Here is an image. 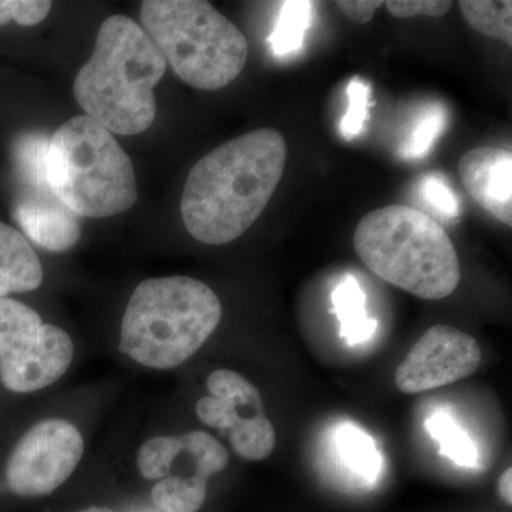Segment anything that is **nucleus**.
Wrapping results in <instances>:
<instances>
[{"mask_svg":"<svg viewBox=\"0 0 512 512\" xmlns=\"http://www.w3.org/2000/svg\"><path fill=\"white\" fill-rule=\"evenodd\" d=\"M77 512H114V511L110 510V508H106V507H89V508H86V510H80Z\"/></svg>","mask_w":512,"mask_h":512,"instance_id":"cd10ccee","label":"nucleus"},{"mask_svg":"<svg viewBox=\"0 0 512 512\" xmlns=\"http://www.w3.org/2000/svg\"><path fill=\"white\" fill-rule=\"evenodd\" d=\"M47 180L77 217L123 214L138 198L130 157L109 130L86 114L66 121L50 138Z\"/></svg>","mask_w":512,"mask_h":512,"instance_id":"39448f33","label":"nucleus"},{"mask_svg":"<svg viewBox=\"0 0 512 512\" xmlns=\"http://www.w3.org/2000/svg\"><path fill=\"white\" fill-rule=\"evenodd\" d=\"M461 183L480 207L498 221L512 225V154L484 146L464 154L458 165Z\"/></svg>","mask_w":512,"mask_h":512,"instance_id":"ddd939ff","label":"nucleus"},{"mask_svg":"<svg viewBox=\"0 0 512 512\" xmlns=\"http://www.w3.org/2000/svg\"><path fill=\"white\" fill-rule=\"evenodd\" d=\"M229 454L205 431L147 440L137 467L147 480H160L151 498L164 512H197L207 498L208 480L228 466Z\"/></svg>","mask_w":512,"mask_h":512,"instance_id":"0eeeda50","label":"nucleus"},{"mask_svg":"<svg viewBox=\"0 0 512 512\" xmlns=\"http://www.w3.org/2000/svg\"><path fill=\"white\" fill-rule=\"evenodd\" d=\"M315 3L305 0L284 2L276 19L274 32L268 37L275 56H288L299 52L306 32L311 28Z\"/></svg>","mask_w":512,"mask_h":512,"instance_id":"dca6fc26","label":"nucleus"},{"mask_svg":"<svg viewBox=\"0 0 512 512\" xmlns=\"http://www.w3.org/2000/svg\"><path fill=\"white\" fill-rule=\"evenodd\" d=\"M288 144L261 128L221 144L188 174L181 215L188 232L207 245H225L258 220L284 175Z\"/></svg>","mask_w":512,"mask_h":512,"instance_id":"f257e3e1","label":"nucleus"},{"mask_svg":"<svg viewBox=\"0 0 512 512\" xmlns=\"http://www.w3.org/2000/svg\"><path fill=\"white\" fill-rule=\"evenodd\" d=\"M340 457L346 466L367 481H375L382 470V457L377 453L372 437L357 427H340L338 431Z\"/></svg>","mask_w":512,"mask_h":512,"instance_id":"6ab92c4d","label":"nucleus"},{"mask_svg":"<svg viewBox=\"0 0 512 512\" xmlns=\"http://www.w3.org/2000/svg\"><path fill=\"white\" fill-rule=\"evenodd\" d=\"M207 387L210 396L195 406L198 419L212 429L227 431L239 457L261 461L271 456L276 433L254 384L234 370L221 369L211 373Z\"/></svg>","mask_w":512,"mask_h":512,"instance_id":"1a4fd4ad","label":"nucleus"},{"mask_svg":"<svg viewBox=\"0 0 512 512\" xmlns=\"http://www.w3.org/2000/svg\"><path fill=\"white\" fill-rule=\"evenodd\" d=\"M52 9L45 0H0V26L16 22L20 26H35L43 22Z\"/></svg>","mask_w":512,"mask_h":512,"instance_id":"b1692460","label":"nucleus"},{"mask_svg":"<svg viewBox=\"0 0 512 512\" xmlns=\"http://www.w3.org/2000/svg\"><path fill=\"white\" fill-rule=\"evenodd\" d=\"M353 247L363 264L404 292L439 301L461 281L460 259L439 222L406 205L369 212L357 224Z\"/></svg>","mask_w":512,"mask_h":512,"instance_id":"20e7f679","label":"nucleus"},{"mask_svg":"<svg viewBox=\"0 0 512 512\" xmlns=\"http://www.w3.org/2000/svg\"><path fill=\"white\" fill-rule=\"evenodd\" d=\"M348 97V111L340 120L339 130L346 140H355L362 133L367 121L372 87L359 77H355V79L350 80Z\"/></svg>","mask_w":512,"mask_h":512,"instance_id":"4be33fe9","label":"nucleus"},{"mask_svg":"<svg viewBox=\"0 0 512 512\" xmlns=\"http://www.w3.org/2000/svg\"><path fill=\"white\" fill-rule=\"evenodd\" d=\"M498 493L507 505L512 504V470L507 468L498 480Z\"/></svg>","mask_w":512,"mask_h":512,"instance_id":"bb28decb","label":"nucleus"},{"mask_svg":"<svg viewBox=\"0 0 512 512\" xmlns=\"http://www.w3.org/2000/svg\"><path fill=\"white\" fill-rule=\"evenodd\" d=\"M83 454V437L74 424L62 419L40 421L13 448L6 481L22 497L52 494L69 480Z\"/></svg>","mask_w":512,"mask_h":512,"instance_id":"9d476101","label":"nucleus"},{"mask_svg":"<svg viewBox=\"0 0 512 512\" xmlns=\"http://www.w3.org/2000/svg\"><path fill=\"white\" fill-rule=\"evenodd\" d=\"M384 8L394 18L409 19L416 16H429L440 18L446 15L453 6V2H441V0H389L384 2Z\"/></svg>","mask_w":512,"mask_h":512,"instance_id":"393cba45","label":"nucleus"},{"mask_svg":"<svg viewBox=\"0 0 512 512\" xmlns=\"http://www.w3.org/2000/svg\"><path fill=\"white\" fill-rule=\"evenodd\" d=\"M420 195L437 214L446 220L460 217L461 202L446 178L439 173L424 175L419 185Z\"/></svg>","mask_w":512,"mask_h":512,"instance_id":"5701e85b","label":"nucleus"},{"mask_svg":"<svg viewBox=\"0 0 512 512\" xmlns=\"http://www.w3.org/2000/svg\"><path fill=\"white\" fill-rule=\"evenodd\" d=\"M13 218L30 241L47 251H67L82 235L79 218L56 197L50 185L20 188Z\"/></svg>","mask_w":512,"mask_h":512,"instance_id":"f8f14e48","label":"nucleus"},{"mask_svg":"<svg viewBox=\"0 0 512 512\" xmlns=\"http://www.w3.org/2000/svg\"><path fill=\"white\" fill-rule=\"evenodd\" d=\"M448 114L440 104L426 107L416 120L409 137L404 140L400 147V156L407 160H417L429 153L437 138L443 133L447 126Z\"/></svg>","mask_w":512,"mask_h":512,"instance_id":"412c9836","label":"nucleus"},{"mask_svg":"<svg viewBox=\"0 0 512 512\" xmlns=\"http://www.w3.org/2000/svg\"><path fill=\"white\" fill-rule=\"evenodd\" d=\"M69 333L46 325L39 313L15 299H0V383L32 393L57 382L73 360Z\"/></svg>","mask_w":512,"mask_h":512,"instance_id":"6e6552de","label":"nucleus"},{"mask_svg":"<svg viewBox=\"0 0 512 512\" xmlns=\"http://www.w3.org/2000/svg\"><path fill=\"white\" fill-rule=\"evenodd\" d=\"M50 138L43 133L22 134L13 144V164L20 188L45 187Z\"/></svg>","mask_w":512,"mask_h":512,"instance_id":"f3484780","label":"nucleus"},{"mask_svg":"<svg viewBox=\"0 0 512 512\" xmlns=\"http://www.w3.org/2000/svg\"><path fill=\"white\" fill-rule=\"evenodd\" d=\"M483 352L473 336L453 326H431L394 373L404 394H419L456 383L480 367Z\"/></svg>","mask_w":512,"mask_h":512,"instance_id":"9b49d317","label":"nucleus"},{"mask_svg":"<svg viewBox=\"0 0 512 512\" xmlns=\"http://www.w3.org/2000/svg\"><path fill=\"white\" fill-rule=\"evenodd\" d=\"M427 430L439 441L440 453L460 466L476 467L477 450L466 431L457 426L448 414L437 413L426 421Z\"/></svg>","mask_w":512,"mask_h":512,"instance_id":"aec40b11","label":"nucleus"},{"mask_svg":"<svg viewBox=\"0 0 512 512\" xmlns=\"http://www.w3.org/2000/svg\"><path fill=\"white\" fill-rule=\"evenodd\" d=\"M43 282V266L35 249L18 229L0 222V299L35 291Z\"/></svg>","mask_w":512,"mask_h":512,"instance_id":"4468645a","label":"nucleus"},{"mask_svg":"<svg viewBox=\"0 0 512 512\" xmlns=\"http://www.w3.org/2000/svg\"><path fill=\"white\" fill-rule=\"evenodd\" d=\"M336 5L352 22L357 25H366L373 19L376 10L382 8L384 2L382 0H340Z\"/></svg>","mask_w":512,"mask_h":512,"instance_id":"a878e982","label":"nucleus"},{"mask_svg":"<svg viewBox=\"0 0 512 512\" xmlns=\"http://www.w3.org/2000/svg\"><path fill=\"white\" fill-rule=\"evenodd\" d=\"M461 13L476 32L512 45V2L463 0Z\"/></svg>","mask_w":512,"mask_h":512,"instance_id":"a211bd4d","label":"nucleus"},{"mask_svg":"<svg viewBox=\"0 0 512 512\" xmlns=\"http://www.w3.org/2000/svg\"><path fill=\"white\" fill-rule=\"evenodd\" d=\"M140 16L141 28L188 86L220 90L245 69L247 37L211 3L146 0Z\"/></svg>","mask_w":512,"mask_h":512,"instance_id":"423d86ee","label":"nucleus"},{"mask_svg":"<svg viewBox=\"0 0 512 512\" xmlns=\"http://www.w3.org/2000/svg\"><path fill=\"white\" fill-rule=\"evenodd\" d=\"M165 69L163 55L136 20L110 16L74 79L73 94L86 116L111 134L136 136L156 119L154 89Z\"/></svg>","mask_w":512,"mask_h":512,"instance_id":"f03ea898","label":"nucleus"},{"mask_svg":"<svg viewBox=\"0 0 512 512\" xmlns=\"http://www.w3.org/2000/svg\"><path fill=\"white\" fill-rule=\"evenodd\" d=\"M332 302L340 322V336L349 345H359L372 338L377 320L367 315L365 292L352 275L345 276L336 286Z\"/></svg>","mask_w":512,"mask_h":512,"instance_id":"2eb2a0df","label":"nucleus"},{"mask_svg":"<svg viewBox=\"0 0 512 512\" xmlns=\"http://www.w3.org/2000/svg\"><path fill=\"white\" fill-rule=\"evenodd\" d=\"M220 298L190 276L146 279L131 295L121 322L119 349L140 365H183L220 325Z\"/></svg>","mask_w":512,"mask_h":512,"instance_id":"7ed1b4c3","label":"nucleus"}]
</instances>
